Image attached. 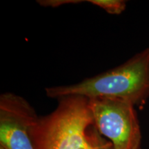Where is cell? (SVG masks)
I'll return each mask as SVG.
<instances>
[{"instance_id":"1","label":"cell","mask_w":149,"mask_h":149,"mask_svg":"<svg viewBox=\"0 0 149 149\" xmlns=\"http://www.w3.org/2000/svg\"><path fill=\"white\" fill-rule=\"evenodd\" d=\"M49 98L81 96L88 99L124 100L140 105L149 97V48H146L120 66L70 85L45 88Z\"/></svg>"},{"instance_id":"2","label":"cell","mask_w":149,"mask_h":149,"mask_svg":"<svg viewBox=\"0 0 149 149\" xmlns=\"http://www.w3.org/2000/svg\"><path fill=\"white\" fill-rule=\"evenodd\" d=\"M56 109L38 116L30 129L35 149H93L89 129L94 126L89 99H59Z\"/></svg>"},{"instance_id":"3","label":"cell","mask_w":149,"mask_h":149,"mask_svg":"<svg viewBox=\"0 0 149 149\" xmlns=\"http://www.w3.org/2000/svg\"><path fill=\"white\" fill-rule=\"evenodd\" d=\"M94 126L114 149H140L141 133L133 104L117 99H89Z\"/></svg>"},{"instance_id":"4","label":"cell","mask_w":149,"mask_h":149,"mask_svg":"<svg viewBox=\"0 0 149 149\" xmlns=\"http://www.w3.org/2000/svg\"><path fill=\"white\" fill-rule=\"evenodd\" d=\"M37 117L23 97L3 93L0 95V146L5 149H35L30 129Z\"/></svg>"},{"instance_id":"5","label":"cell","mask_w":149,"mask_h":149,"mask_svg":"<svg viewBox=\"0 0 149 149\" xmlns=\"http://www.w3.org/2000/svg\"><path fill=\"white\" fill-rule=\"evenodd\" d=\"M88 2L103 9L110 15L122 14L126 8L124 0H88Z\"/></svg>"},{"instance_id":"6","label":"cell","mask_w":149,"mask_h":149,"mask_svg":"<svg viewBox=\"0 0 149 149\" xmlns=\"http://www.w3.org/2000/svg\"><path fill=\"white\" fill-rule=\"evenodd\" d=\"M89 135L94 146L93 149H114L111 141L100 135L94 126L89 129Z\"/></svg>"},{"instance_id":"7","label":"cell","mask_w":149,"mask_h":149,"mask_svg":"<svg viewBox=\"0 0 149 149\" xmlns=\"http://www.w3.org/2000/svg\"><path fill=\"white\" fill-rule=\"evenodd\" d=\"M85 1L81 0H38L37 2L44 7H58L59 6L70 3H79Z\"/></svg>"},{"instance_id":"8","label":"cell","mask_w":149,"mask_h":149,"mask_svg":"<svg viewBox=\"0 0 149 149\" xmlns=\"http://www.w3.org/2000/svg\"><path fill=\"white\" fill-rule=\"evenodd\" d=\"M0 149H5L4 148H3V146H0Z\"/></svg>"}]
</instances>
